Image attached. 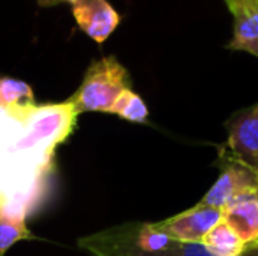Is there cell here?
<instances>
[{"label": "cell", "instance_id": "obj_11", "mask_svg": "<svg viewBox=\"0 0 258 256\" xmlns=\"http://www.w3.org/2000/svg\"><path fill=\"white\" fill-rule=\"evenodd\" d=\"M35 95L30 84L16 77H0V106L2 107H30L35 106Z\"/></svg>", "mask_w": 258, "mask_h": 256}, {"label": "cell", "instance_id": "obj_3", "mask_svg": "<svg viewBox=\"0 0 258 256\" xmlns=\"http://www.w3.org/2000/svg\"><path fill=\"white\" fill-rule=\"evenodd\" d=\"M214 165L218 167L220 174L213 186L201 198V204L223 211L237 198L258 192V172L239 158H235L223 146H220L218 149V158Z\"/></svg>", "mask_w": 258, "mask_h": 256}, {"label": "cell", "instance_id": "obj_12", "mask_svg": "<svg viewBox=\"0 0 258 256\" xmlns=\"http://www.w3.org/2000/svg\"><path fill=\"white\" fill-rule=\"evenodd\" d=\"M112 114H118L121 120L137 125H146L148 118H150V111H148L146 102L132 88L125 90L118 97L114 107H112Z\"/></svg>", "mask_w": 258, "mask_h": 256}, {"label": "cell", "instance_id": "obj_13", "mask_svg": "<svg viewBox=\"0 0 258 256\" xmlns=\"http://www.w3.org/2000/svg\"><path fill=\"white\" fill-rule=\"evenodd\" d=\"M28 239H34V233L28 228L27 219L0 212V256L6 254L14 244Z\"/></svg>", "mask_w": 258, "mask_h": 256}, {"label": "cell", "instance_id": "obj_1", "mask_svg": "<svg viewBox=\"0 0 258 256\" xmlns=\"http://www.w3.org/2000/svg\"><path fill=\"white\" fill-rule=\"evenodd\" d=\"M71 100L30 107L0 106V212L32 218L54 190V151L78 123Z\"/></svg>", "mask_w": 258, "mask_h": 256}, {"label": "cell", "instance_id": "obj_8", "mask_svg": "<svg viewBox=\"0 0 258 256\" xmlns=\"http://www.w3.org/2000/svg\"><path fill=\"white\" fill-rule=\"evenodd\" d=\"M234 18L230 51H244L258 58V0H225Z\"/></svg>", "mask_w": 258, "mask_h": 256}, {"label": "cell", "instance_id": "obj_4", "mask_svg": "<svg viewBox=\"0 0 258 256\" xmlns=\"http://www.w3.org/2000/svg\"><path fill=\"white\" fill-rule=\"evenodd\" d=\"M225 128L228 133L225 149L258 172V102L232 114Z\"/></svg>", "mask_w": 258, "mask_h": 256}, {"label": "cell", "instance_id": "obj_9", "mask_svg": "<svg viewBox=\"0 0 258 256\" xmlns=\"http://www.w3.org/2000/svg\"><path fill=\"white\" fill-rule=\"evenodd\" d=\"M223 221L239 233L248 249L258 246V192L248 193L223 209Z\"/></svg>", "mask_w": 258, "mask_h": 256}, {"label": "cell", "instance_id": "obj_2", "mask_svg": "<svg viewBox=\"0 0 258 256\" xmlns=\"http://www.w3.org/2000/svg\"><path fill=\"white\" fill-rule=\"evenodd\" d=\"M132 88L126 68L116 56H104L90 63L78 92L71 97V104L78 114L109 113L112 114L118 97Z\"/></svg>", "mask_w": 258, "mask_h": 256}, {"label": "cell", "instance_id": "obj_10", "mask_svg": "<svg viewBox=\"0 0 258 256\" xmlns=\"http://www.w3.org/2000/svg\"><path fill=\"white\" fill-rule=\"evenodd\" d=\"M202 244L214 256H244L248 253V246L244 244V240L223 219L211 228Z\"/></svg>", "mask_w": 258, "mask_h": 256}, {"label": "cell", "instance_id": "obj_6", "mask_svg": "<svg viewBox=\"0 0 258 256\" xmlns=\"http://www.w3.org/2000/svg\"><path fill=\"white\" fill-rule=\"evenodd\" d=\"M223 219V211L199 202L186 211L162 219L160 226L177 242H201L213 226Z\"/></svg>", "mask_w": 258, "mask_h": 256}, {"label": "cell", "instance_id": "obj_7", "mask_svg": "<svg viewBox=\"0 0 258 256\" xmlns=\"http://www.w3.org/2000/svg\"><path fill=\"white\" fill-rule=\"evenodd\" d=\"M72 14L78 27L97 44L107 41L121 21L118 11L107 0H79L72 6Z\"/></svg>", "mask_w": 258, "mask_h": 256}, {"label": "cell", "instance_id": "obj_14", "mask_svg": "<svg viewBox=\"0 0 258 256\" xmlns=\"http://www.w3.org/2000/svg\"><path fill=\"white\" fill-rule=\"evenodd\" d=\"M41 6H54V4L61 2V0H37Z\"/></svg>", "mask_w": 258, "mask_h": 256}, {"label": "cell", "instance_id": "obj_16", "mask_svg": "<svg viewBox=\"0 0 258 256\" xmlns=\"http://www.w3.org/2000/svg\"><path fill=\"white\" fill-rule=\"evenodd\" d=\"M61 2H71V4H72V6H74V4H78V2H79V0H61Z\"/></svg>", "mask_w": 258, "mask_h": 256}, {"label": "cell", "instance_id": "obj_5", "mask_svg": "<svg viewBox=\"0 0 258 256\" xmlns=\"http://www.w3.org/2000/svg\"><path fill=\"white\" fill-rule=\"evenodd\" d=\"M78 246L79 249L86 251L92 256H214L201 242H177V240L170 239L158 249L143 251L136 249V247L121 246V244L107 242V240L100 239L97 232L78 239Z\"/></svg>", "mask_w": 258, "mask_h": 256}, {"label": "cell", "instance_id": "obj_15", "mask_svg": "<svg viewBox=\"0 0 258 256\" xmlns=\"http://www.w3.org/2000/svg\"><path fill=\"white\" fill-rule=\"evenodd\" d=\"M244 256H258V246L251 247V249H248V253H246Z\"/></svg>", "mask_w": 258, "mask_h": 256}]
</instances>
